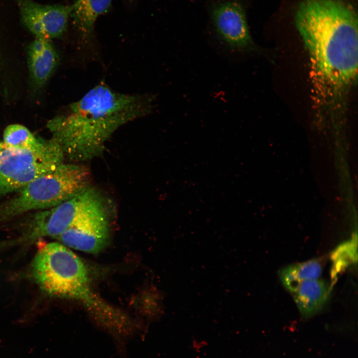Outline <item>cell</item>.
I'll return each instance as SVG.
<instances>
[{
	"instance_id": "obj_6",
	"label": "cell",
	"mask_w": 358,
	"mask_h": 358,
	"mask_svg": "<svg viewBox=\"0 0 358 358\" xmlns=\"http://www.w3.org/2000/svg\"><path fill=\"white\" fill-rule=\"evenodd\" d=\"M210 16L216 34L231 52L246 53L256 50L245 11L240 1L216 2L211 6Z\"/></svg>"
},
{
	"instance_id": "obj_3",
	"label": "cell",
	"mask_w": 358,
	"mask_h": 358,
	"mask_svg": "<svg viewBox=\"0 0 358 358\" xmlns=\"http://www.w3.org/2000/svg\"><path fill=\"white\" fill-rule=\"evenodd\" d=\"M89 169L82 165L63 163L0 203V222L13 219L30 211L55 207L90 186Z\"/></svg>"
},
{
	"instance_id": "obj_2",
	"label": "cell",
	"mask_w": 358,
	"mask_h": 358,
	"mask_svg": "<svg viewBox=\"0 0 358 358\" xmlns=\"http://www.w3.org/2000/svg\"><path fill=\"white\" fill-rule=\"evenodd\" d=\"M154 101L151 95L122 93L99 84L71 103L67 113L50 120L47 128L65 158L86 161L101 155L121 126L150 113Z\"/></svg>"
},
{
	"instance_id": "obj_13",
	"label": "cell",
	"mask_w": 358,
	"mask_h": 358,
	"mask_svg": "<svg viewBox=\"0 0 358 358\" xmlns=\"http://www.w3.org/2000/svg\"><path fill=\"white\" fill-rule=\"evenodd\" d=\"M40 141V139H37L26 127L13 124L4 129L2 142L8 148L23 150L36 147Z\"/></svg>"
},
{
	"instance_id": "obj_4",
	"label": "cell",
	"mask_w": 358,
	"mask_h": 358,
	"mask_svg": "<svg viewBox=\"0 0 358 358\" xmlns=\"http://www.w3.org/2000/svg\"><path fill=\"white\" fill-rule=\"evenodd\" d=\"M65 157L52 138L41 139L35 147L17 150L0 142V197L18 191L64 163Z\"/></svg>"
},
{
	"instance_id": "obj_12",
	"label": "cell",
	"mask_w": 358,
	"mask_h": 358,
	"mask_svg": "<svg viewBox=\"0 0 358 358\" xmlns=\"http://www.w3.org/2000/svg\"><path fill=\"white\" fill-rule=\"evenodd\" d=\"M358 240L357 234L352 238L340 244L332 252L331 259L332 262L331 278L334 281L338 274L342 272L349 266L357 263Z\"/></svg>"
},
{
	"instance_id": "obj_7",
	"label": "cell",
	"mask_w": 358,
	"mask_h": 358,
	"mask_svg": "<svg viewBox=\"0 0 358 358\" xmlns=\"http://www.w3.org/2000/svg\"><path fill=\"white\" fill-rule=\"evenodd\" d=\"M22 21L36 38L50 40L66 31L72 4L42 5L31 0H18Z\"/></svg>"
},
{
	"instance_id": "obj_8",
	"label": "cell",
	"mask_w": 358,
	"mask_h": 358,
	"mask_svg": "<svg viewBox=\"0 0 358 358\" xmlns=\"http://www.w3.org/2000/svg\"><path fill=\"white\" fill-rule=\"evenodd\" d=\"M58 56L50 40L36 38L28 49L27 61L30 77L36 88L43 87L54 71Z\"/></svg>"
},
{
	"instance_id": "obj_5",
	"label": "cell",
	"mask_w": 358,
	"mask_h": 358,
	"mask_svg": "<svg viewBox=\"0 0 358 358\" xmlns=\"http://www.w3.org/2000/svg\"><path fill=\"white\" fill-rule=\"evenodd\" d=\"M108 207L102 194L95 189L86 207L55 239L75 250L98 253L106 246L109 239Z\"/></svg>"
},
{
	"instance_id": "obj_10",
	"label": "cell",
	"mask_w": 358,
	"mask_h": 358,
	"mask_svg": "<svg viewBox=\"0 0 358 358\" xmlns=\"http://www.w3.org/2000/svg\"><path fill=\"white\" fill-rule=\"evenodd\" d=\"M112 0H75L70 17L79 36L84 42L93 37L94 23L97 18L106 12Z\"/></svg>"
},
{
	"instance_id": "obj_1",
	"label": "cell",
	"mask_w": 358,
	"mask_h": 358,
	"mask_svg": "<svg viewBox=\"0 0 358 358\" xmlns=\"http://www.w3.org/2000/svg\"><path fill=\"white\" fill-rule=\"evenodd\" d=\"M295 23L308 51L315 109L346 110L358 75V17L341 0H304Z\"/></svg>"
},
{
	"instance_id": "obj_9",
	"label": "cell",
	"mask_w": 358,
	"mask_h": 358,
	"mask_svg": "<svg viewBox=\"0 0 358 358\" xmlns=\"http://www.w3.org/2000/svg\"><path fill=\"white\" fill-rule=\"evenodd\" d=\"M333 285L317 279L302 281L294 293V300L303 318L312 317L324 307Z\"/></svg>"
},
{
	"instance_id": "obj_11",
	"label": "cell",
	"mask_w": 358,
	"mask_h": 358,
	"mask_svg": "<svg viewBox=\"0 0 358 358\" xmlns=\"http://www.w3.org/2000/svg\"><path fill=\"white\" fill-rule=\"evenodd\" d=\"M322 272L321 263L318 260L312 259L283 268L279 271V276L284 286L293 293L302 281L317 279Z\"/></svg>"
}]
</instances>
